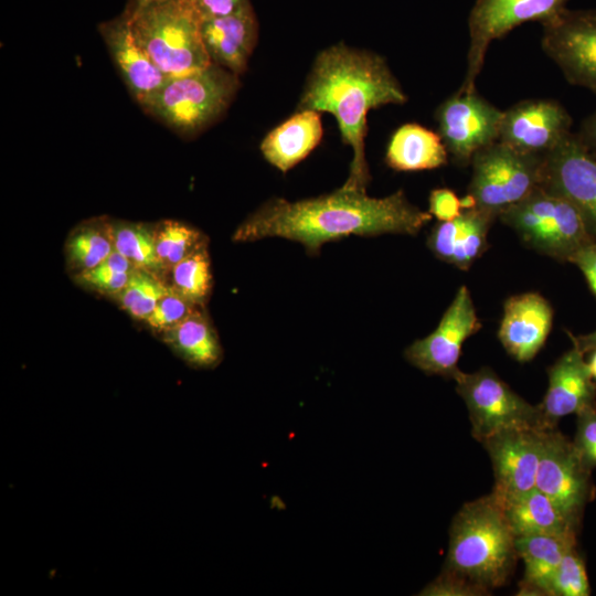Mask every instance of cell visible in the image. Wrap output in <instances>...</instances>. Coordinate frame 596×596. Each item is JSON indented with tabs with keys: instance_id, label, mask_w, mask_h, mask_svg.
Listing matches in <instances>:
<instances>
[{
	"instance_id": "5b68a950",
	"label": "cell",
	"mask_w": 596,
	"mask_h": 596,
	"mask_svg": "<svg viewBox=\"0 0 596 596\" xmlns=\"http://www.w3.org/2000/svg\"><path fill=\"white\" fill-rule=\"evenodd\" d=\"M238 87V75L212 62L203 70L168 77L140 106L179 135L193 136L227 109Z\"/></svg>"
},
{
	"instance_id": "44dd1931",
	"label": "cell",
	"mask_w": 596,
	"mask_h": 596,
	"mask_svg": "<svg viewBox=\"0 0 596 596\" xmlns=\"http://www.w3.org/2000/svg\"><path fill=\"white\" fill-rule=\"evenodd\" d=\"M200 32L211 62L238 76L246 70L258 33L252 6L232 14L202 19Z\"/></svg>"
},
{
	"instance_id": "cb8c5ba5",
	"label": "cell",
	"mask_w": 596,
	"mask_h": 596,
	"mask_svg": "<svg viewBox=\"0 0 596 596\" xmlns=\"http://www.w3.org/2000/svg\"><path fill=\"white\" fill-rule=\"evenodd\" d=\"M499 502L515 536L531 534L575 536L577 525L538 488Z\"/></svg>"
},
{
	"instance_id": "9a60e30c",
	"label": "cell",
	"mask_w": 596,
	"mask_h": 596,
	"mask_svg": "<svg viewBox=\"0 0 596 596\" xmlns=\"http://www.w3.org/2000/svg\"><path fill=\"white\" fill-rule=\"evenodd\" d=\"M547 428L511 427L486 438L494 476L493 496L499 501L535 488V478Z\"/></svg>"
},
{
	"instance_id": "52a82bcc",
	"label": "cell",
	"mask_w": 596,
	"mask_h": 596,
	"mask_svg": "<svg viewBox=\"0 0 596 596\" xmlns=\"http://www.w3.org/2000/svg\"><path fill=\"white\" fill-rule=\"evenodd\" d=\"M543 158L498 140L481 148L470 162L472 175L464 209L476 206L499 217L541 185Z\"/></svg>"
},
{
	"instance_id": "d590c367",
	"label": "cell",
	"mask_w": 596,
	"mask_h": 596,
	"mask_svg": "<svg viewBox=\"0 0 596 596\" xmlns=\"http://www.w3.org/2000/svg\"><path fill=\"white\" fill-rule=\"evenodd\" d=\"M576 450L584 465L592 470L596 467V407L577 414V430L574 439Z\"/></svg>"
},
{
	"instance_id": "2e32d148",
	"label": "cell",
	"mask_w": 596,
	"mask_h": 596,
	"mask_svg": "<svg viewBox=\"0 0 596 596\" xmlns=\"http://www.w3.org/2000/svg\"><path fill=\"white\" fill-rule=\"evenodd\" d=\"M572 131V117L554 99H526L503 110L498 141L545 156Z\"/></svg>"
},
{
	"instance_id": "30bf717a",
	"label": "cell",
	"mask_w": 596,
	"mask_h": 596,
	"mask_svg": "<svg viewBox=\"0 0 596 596\" xmlns=\"http://www.w3.org/2000/svg\"><path fill=\"white\" fill-rule=\"evenodd\" d=\"M541 24L544 53L567 82L596 94V10L565 8Z\"/></svg>"
},
{
	"instance_id": "74e56055",
	"label": "cell",
	"mask_w": 596,
	"mask_h": 596,
	"mask_svg": "<svg viewBox=\"0 0 596 596\" xmlns=\"http://www.w3.org/2000/svg\"><path fill=\"white\" fill-rule=\"evenodd\" d=\"M200 20L222 17L252 6L249 0H189Z\"/></svg>"
},
{
	"instance_id": "f546056e",
	"label": "cell",
	"mask_w": 596,
	"mask_h": 596,
	"mask_svg": "<svg viewBox=\"0 0 596 596\" xmlns=\"http://www.w3.org/2000/svg\"><path fill=\"white\" fill-rule=\"evenodd\" d=\"M171 289L202 306L212 287V274L206 246L193 252L170 270Z\"/></svg>"
},
{
	"instance_id": "ac0fdd59",
	"label": "cell",
	"mask_w": 596,
	"mask_h": 596,
	"mask_svg": "<svg viewBox=\"0 0 596 596\" xmlns=\"http://www.w3.org/2000/svg\"><path fill=\"white\" fill-rule=\"evenodd\" d=\"M553 308L539 292H524L504 301L498 337L519 362L531 361L544 345L553 323Z\"/></svg>"
},
{
	"instance_id": "277c9868",
	"label": "cell",
	"mask_w": 596,
	"mask_h": 596,
	"mask_svg": "<svg viewBox=\"0 0 596 596\" xmlns=\"http://www.w3.org/2000/svg\"><path fill=\"white\" fill-rule=\"evenodd\" d=\"M124 12L138 44L168 77L193 73L212 63L201 38V20L189 0Z\"/></svg>"
},
{
	"instance_id": "ba28073f",
	"label": "cell",
	"mask_w": 596,
	"mask_h": 596,
	"mask_svg": "<svg viewBox=\"0 0 596 596\" xmlns=\"http://www.w3.org/2000/svg\"><path fill=\"white\" fill-rule=\"evenodd\" d=\"M454 380L469 413L471 434L479 443L511 427L550 428L539 405L526 402L491 369L460 371Z\"/></svg>"
},
{
	"instance_id": "ffe728a7",
	"label": "cell",
	"mask_w": 596,
	"mask_h": 596,
	"mask_svg": "<svg viewBox=\"0 0 596 596\" xmlns=\"http://www.w3.org/2000/svg\"><path fill=\"white\" fill-rule=\"evenodd\" d=\"M497 219L493 212L465 207L457 217L434 226L428 247L439 259L466 272L486 252L488 233Z\"/></svg>"
},
{
	"instance_id": "ab89813d",
	"label": "cell",
	"mask_w": 596,
	"mask_h": 596,
	"mask_svg": "<svg viewBox=\"0 0 596 596\" xmlns=\"http://www.w3.org/2000/svg\"><path fill=\"white\" fill-rule=\"evenodd\" d=\"M575 134L590 156L596 159V111L582 121Z\"/></svg>"
},
{
	"instance_id": "4dcf8cb0",
	"label": "cell",
	"mask_w": 596,
	"mask_h": 596,
	"mask_svg": "<svg viewBox=\"0 0 596 596\" xmlns=\"http://www.w3.org/2000/svg\"><path fill=\"white\" fill-rule=\"evenodd\" d=\"M169 289L158 275L136 268L116 298L132 318L145 321Z\"/></svg>"
},
{
	"instance_id": "1f68e13d",
	"label": "cell",
	"mask_w": 596,
	"mask_h": 596,
	"mask_svg": "<svg viewBox=\"0 0 596 596\" xmlns=\"http://www.w3.org/2000/svg\"><path fill=\"white\" fill-rule=\"evenodd\" d=\"M590 588L583 560L570 549L563 556L551 584L550 596H588Z\"/></svg>"
},
{
	"instance_id": "9c48e42d",
	"label": "cell",
	"mask_w": 596,
	"mask_h": 596,
	"mask_svg": "<svg viewBox=\"0 0 596 596\" xmlns=\"http://www.w3.org/2000/svg\"><path fill=\"white\" fill-rule=\"evenodd\" d=\"M570 0H477L468 17L469 47L467 68L459 92L476 91V81L485 64L490 43L515 26L542 23L566 8Z\"/></svg>"
},
{
	"instance_id": "d6986e66",
	"label": "cell",
	"mask_w": 596,
	"mask_h": 596,
	"mask_svg": "<svg viewBox=\"0 0 596 596\" xmlns=\"http://www.w3.org/2000/svg\"><path fill=\"white\" fill-rule=\"evenodd\" d=\"M98 31L129 93L141 105L163 85L168 76L138 44L125 12L99 23Z\"/></svg>"
},
{
	"instance_id": "83f0119b",
	"label": "cell",
	"mask_w": 596,
	"mask_h": 596,
	"mask_svg": "<svg viewBox=\"0 0 596 596\" xmlns=\"http://www.w3.org/2000/svg\"><path fill=\"white\" fill-rule=\"evenodd\" d=\"M153 230L156 252L163 273L170 272L183 258L206 246L200 231L177 221H162Z\"/></svg>"
},
{
	"instance_id": "7a4b0ae2",
	"label": "cell",
	"mask_w": 596,
	"mask_h": 596,
	"mask_svg": "<svg viewBox=\"0 0 596 596\" xmlns=\"http://www.w3.org/2000/svg\"><path fill=\"white\" fill-rule=\"evenodd\" d=\"M406 100L400 82L383 57L339 43L316 57L298 109L334 116L343 142L352 149L349 177L342 187L366 191L370 181L364 150L368 114L371 109Z\"/></svg>"
},
{
	"instance_id": "7bdbcfd3",
	"label": "cell",
	"mask_w": 596,
	"mask_h": 596,
	"mask_svg": "<svg viewBox=\"0 0 596 596\" xmlns=\"http://www.w3.org/2000/svg\"><path fill=\"white\" fill-rule=\"evenodd\" d=\"M587 363H588L590 373L593 375V379L596 380V349L592 351L590 359Z\"/></svg>"
},
{
	"instance_id": "8fae6325",
	"label": "cell",
	"mask_w": 596,
	"mask_h": 596,
	"mask_svg": "<svg viewBox=\"0 0 596 596\" xmlns=\"http://www.w3.org/2000/svg\"><path fill=\"white\" fill-rule=\"evenodd\" d=\"M503 110L489 103L477 91H457L436 111L438 134L448 155L458 166H468L473 155L494 142Z\"/></svg>"
},
{
	"instance_id": "d6a6232c",
	"label": "cell",
	"mask_w": 596,
	"mask_h": 596,
	"mask_svg": "<svg viewBox=\"0 0 596 596\" xmlns=\"http://www.w3.org/2000/svg\"><path fill=\"white\" fill-rule=\"evenodd\" d=\"M200 307L202 306L188 300L170 288L158 301L145 322L153 331L163 334L200 309Z\"/></svg>"
},
{
	"instance_id": "4316f807",
	"label": "cell",
	"mask_w": 596,
	"mask_h": 596,
	"mask_svg": "<svg viewBox=\"0 0 596 596\" xmlns=\"http://www.w3.org/2000/svg\"><path fill=\"white\" fill-rule=\"evenodd\" d=\"M155 227L137 223L108 224L114 248L138 269L163 274L156 252Z\"/></svg>"
},
{
	"instance_id": "f35d334b",
	"label": "cell",
	"mask_w": 596,
	"mask_h": 596,
	"mask_svg": "<svg viewBox=\"0 0 596 596\" xmlns=\"http://www.w3.org/2000/svg\"><path fill=\"white\" fill-rule=\"evenodd\" d=\"M570 263L576 265L583 273L589 290L596 297V241L579 248Z\"/></svg>"
},
{
	"instance_id": "e575fe53",
	"label": "cell",
	"mask_w": 596,
	"mask_h": 596,
	"mask_svg": "<svg viewBox=\"0 0 596 596\" xmlns=\"http://www.w3.org/2000/svg\"><path fill=\"white\" fill-rule=\"evenodd\" d=\"M489 589L477 585L469 579L443 571V573L430 582L421 593L428 596H480L488 594Z\"/></svg>"
},
{
	"instance_id": "b9f144b4",
	"label": "cell",
	"mask_w": 596,
	"mask_h": 596,
	"mask_svg": "<svg viewBox=\"0 0 596 596\" xmlns=\"http://www.w3.org/2000/svg\"><path fill=\"white\" fill-rule=\"evenodd\" d=\"M170 0H127L125 11L132 12L152 4L166 2Z\"/></svg>"
},
{
	"instance_id": "8d00e7d4",
	"label": "cell",
	"mask_w": 596,
	"mask_h": 596,
	"mask_svg": "<svg viewBox=\"0 0 596 596\" xmlns=\"http://www.w3.org/2000/svg\"><path fill=\"white\" fill-rule=\"evenodd\" d=\"M429 213L439 222L457 217L464 210L462 200L447 188L435 189L429 194Z\"/></svg>"
},
{
	"instance_id": "60d3db41",
	"label": "cell",
	"mask_w": 596,
	"mask_h": 596,
	"mask_svg": "<svg viewBox=\"0 0 596 596\" xmlns=\"http://www.w3.org/2000/svg\"><path fill=\"white\" fill-rule=\"evenodd\" d=\"M568 336L572 339L573 344L576 345L584 354L596 349V330L577 337L573 336L572 333H568Z\"/></svg>"
},
{
	"instance_id": "8992f818",
	"label": "cell",
	"mask_w": 596,
	"mask_h": 596,
	"mask_svg": "<svg viewBox=\"0 0 596 596\" xmlns=\"http://www.w3.org/2000/svg\"><path fill=\"white\" fill-rule=\"evenodd\" d=\"M498 219L528 247L558 262L570 263L579 248L594 241L576 207L542 185Z\"/></svg>"
},
{
	"instance_id": "e0dca14e",
	"label": "cell",
	"mask_w": 596,
	"mask_h": 596,
	"mask_svg": "<svg viewBox=\"0 0 596 596\" xmlns=\"http://www.w3.org/2000/svg\"><path fill=\"white\" fill-rule=\"evenodd\" d=\"M549 387L539 404L547 427L560 418L596 407V385L584 353L573 344L549 371Z\"/></svg>"
},
{
	"instance_id": "f1b7e54d",
	"label": "cell",
	"mask_w": 596,
	"mask_h": 596,
	"mask_svg": "<svg viewBox=\"0 0 596 596\" xmlns=\"http://www.w3.org/2000/svg\"><path fill=\"white\" fill-rule=\"evenodd\" d=\"M67 258L77 274L98 266L114 251L108 224H88L77 227L67 245Z\"/></svg>"
},
{
	"instance_id": "603a6c76",
	"label": "cell",
	"mask_w": 596,
	"mask_h": 596,
	"mask_svg": "<svg viewBox=\"0 0 596 596\" xmlns=\"http://www.w3.org/2000/svg\"><path fill=\"white\" fill-rule=\"evenodd\" d=\"M575 546V536L531 534L515 536V550L524 563L519 595H547L554 574L565 555Z\"/></svg>"
},
{
	"instance_id": "5bb4252c",
	"label": "cell",
	"mask_w": 596,
	"mask_h": 596,
	"mask_svg": "<svg viewBox=\"0 0 596 596\" xmlns=\"http://www.w3.org/2000/svg\"><path fill=\"white\" fill-rule=\"evenodd\" d=\"M541 185L567 199L596 241V159L575 132L544 156Z\"/></svg>"
},
{
	"instance_id": "3957f363",
	"label": "cell",
	"mask_w": 596,
	"mask_h": 596,
	"mask_svg": "<svg viewBox=\"0 0 596 596\" xmlns=\"http://www.w3.org/2000/svg\"><path fill=\"white\" fill-rule=\"evenodd\" d=\"M517 556L515 535L492 492L462 505L450 526L445 571L490 590L507 582Z\"/></svg>"
},
{
	"instance_id": "7402d4cb",
	"label": "cell",
	"mask_w": 596,
	"mask_h": 596,
	"mask_svg": "<svg viewBox=\"0 0 596 596\" xmlns=\"http://www.w3.org/2000/svg\"><path fill=\"white\" fill-rule=\"evenodd\" d=\"M322 134L319 113L299 110L267 134L260 150L272 166L287 172L318 146Z\"/></svg>"
},
{
	"instance_id": "6da1fadb",
	"label": "cell",
	"mask_w": 596,
	"mask_h": 596,
	"mask_svg": "<svg viewBox=\"0 0 596 596\" xmlns=\"http://www.w3.org/2000/svg\"><path fill=\"white\" fill-rule=\"evenodd\" d=\"M432 216L413 205L402 190L372 198L366 191L341 187L329 194L294 202L272 199L237 227L233 240L284 237L301 243L316 255L322 244L350 235H415Z\"/></svg>"
},
{
	"instance_id": "836d02e7",
	"label": "cell",
	"mask_w": 596,
	"mask_h": 596,
	"mask_svg": "<svg viewBox=\"0 0 596 596\" xmlns=\"http://www.w3.org/2000/svg\"><path fill=\"white\" fill-rule=\"evenodd\" d=\"M131 273H123L99 264L77 274L76 280L100 294L116 297L127 285Z\"/></svg>"
},
{
	"instance_id": "d4e9b609",
	"label": "cell",
	"mask_w": 596,
	"mask_h": 596,
	"mask_svg": "<svg viewBox=\"0 0 596 596\" xmlns=\"http://www.w3.org/2000/svg\"><path fill=\"white\" fill-rule=\"evenodd\" d=\"M447 158L439 134L417 124H405L396 129L385 155L386 163L397 171L439 168Z\"/></svg>"
},
{
	"instance_id": "4fadbf2b",
	"label": "cell",
	"mask_w": 596,
	"mask_h": 596,
	"mask_svg": "<svg viewBox=\"0 0 596 596\" xmlns=\"http://www.w3.org/2000/svg\"><path fill=\"white\" fill-rule=\"evenodd\" d=\"M481 328L470 291L460 286L437 328L414 341L406 350V360L427 374L455 379L464 342Z\"/></svg>"
},
{
	"instance_id": "7c38bea8",
	"label": "cell",
	"mask_w": 596,
	"mask_h": 596,
	"mask_svg": "<svg viewBox=\"0 0 596 596\" xmlns=\"http://www.w3.org/2000/svg\"><path fill=\"white\" fill-rule=\"evenodd\" d=\"M535 488L546 494L574 523L578 524L590 497V470L573 441L555 427L544 433Z\"/></svg>"
},
{
	"instance_id": "484cf974",
	"label": "cell",
	"mask_w": 596,
	"mask_h": 596,
	"mask_svg": "<svg viewBox=\"0 0 596 596\" xmlns=\"http://www.w3.org/2000/svg\"><path fill=\"white\" fill-rule=\"evenodd\" d=\"M163 340L185 362L195 368L210 369L222 359L219 338L201 309L164 332Z\"/></svg>"
}]
</instances>
